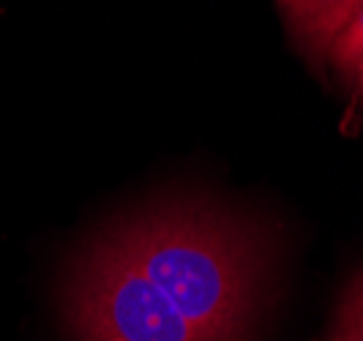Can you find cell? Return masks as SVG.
Returning a JSON list of instances; mask_svg holds the SVG:
<instances>
[{
  "label": "cell",
  "instance_id": "obj_1",
  "mask_svg": "<svg viewBox=\"0 0 363 341\" xmlns=\"http://www.w3.org/2000/svg\"><path fill=\"white\" fill-rule=\"evenodd\" d=\"M107 237L208 341H252L271 281L268 235L205 199H164Z\"/></svg>",
  "mask_w": 363,
  "mask_h": 341
},
{
  "label": "cell",
  "instance_id": "obj_2",
  "mask_svg": "<svg viewBox=\"0 0 363 341\" xmlns=\"http://www.w3.org/2000/svg\"><path fill=\"white\" fill-rule=\"evenodd\" d=\"M66 317L74 341H208L107 233L77 262Z\"/></svg>",
  "mask_w": 363,
  "mask_h": 341
},
{
  "label": "cell",
  "instance_id": "obj_3",
  "mask_svg": "<svg viewBox=\"0 0 363 341\" xmlns=\"http://www.w3.org/2000/svg\"><path fill=\"white\" fill-rule=\"evenodd\" d=\"M363 0H276L295 50L314 74H325L333 41L355 17Z\"/></svg>",
  "mask_w": 363,
  "mask_h": 341
},
{
  "label": "cell",
  "instance_id": "obj_4",
  "mask_svg": "<svg viewBox=\"0 0 363 341\" xmlns=\"http://www.w3.org/2000/svg\"><path fill=\"white\" fill-rule=\"evenodd\" d=\"M363 55V3L361 9L355 11V17L347 22V28L339 33V38L333 41L330 47V55H328V66L336 72V77L352 85V77H355V69L361 63Z\"/></svg>",
  "mask_w": 363,
  "mask_h": 341
},
{
  "label": "cell",
  "instance_id": "obj_5",
  "mask_svg": "<svg viewBox=\"0 0 363 341\" xmlns=\"http://www.w3.org/2000/svg\"><path fill=\"white\" fill-rule=\"evenodd\" d=\"M330 341H363V268L352 276L339 301Z\"/></svg>",
  "mask_w": 363,
  "mask_h": 341
},
{
  "label": "cell",
  "instance_id": "obj_6",
  "mask_svg": "<svg viewBox=\"0 0 363 341\" xmlns=\"http://www.w3.org/2000/svg\"><path fill=\"white\" fill-rule=\"evenodd\" d=\"M352 96H355V104L363 107V55L358 69H355V77H352Z\"/></svg>",
  "mask_w": 363,
  "mask_h": 341
}]
</instances>
